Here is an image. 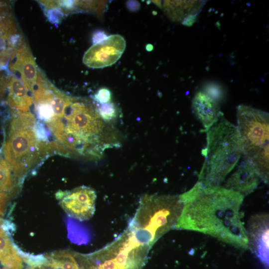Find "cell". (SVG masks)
I'll return each mask as SVG.
<instances>
[{
  "instance_id": "cell-1",
  "label": "cell",
  "mask_w": 269,
  "mask_h": 269,
  "mask_svg": "<svg viewBox=\"0 0 269 269\" xmlns=\"http://www.w3.org/2000/svg\"><path fill=\"white\" fill-rule=\"evenodd\" d=\"M179 197L182 210L174 229L199 232L234 247L248 248L241 210L244 196L220 186L206 187L198 181Z\"/></svg>"
},
{
  "instance_id": "cell-2",
  "label": "cell",
  "mask_w": 269,
  "mask_h": 269,
  "mask_svg": "<svg viewBox=\"0 0 269 269\" xmlns=\"http://www.w3.org/2000/svg\"><path fill=\"white\" fill-rule=\"evenodd\" d=\"M50 119L52 133L66 156L98 160L106 150L121 145L117 130L86 100L72 97L63 116Z\"/></svg>"
},
{
  "instance_id": "cell-3",
  "label": "cell",
  "mask_w": 269,
  "mask_h": 269,
  "mask_svg": "<svg viewBox=\"0 0 269 269\" xmlns=\"http://www.w3.org/2000/svg\"><path fill=\"white\" fill-rule=\"evenodd\" d=\"M34 116L14 112L3 145V154L13 175L22 180L47 154L55 151L53 143L44 140Z\"/></svg>"
},
{
  "instance_id": "cell-4",
  "label": "cell",
  "mask_w": 269,
  "mask_h": 269,
  "mask_svg": "<svg viewBox=\"0 0 269 269\" xmlns=\"http://www.w3.org/2000/svg\"><path fill=\"white\" fill-rule=\"evenodd\" d=\"M207 132V145L202 151L205 160L198 182L206 187H217L238 163L242 154V141L237 127L223 115Z\"/></svg>"
},
{
  "instance_id": "cell-5",
  "label": "cell",
  "mask_w": 269,
  "mask_h": 269,
  "mask_svg": "<svg viewBox=\"0 0 269 269\" xmlns=\"http://www.w3.org/2000/svg\"><path fill=\"white\" fill-rule=\"evenodd\" d=\"M238 129L245 159L255 167L262 180L269 182V113L252 107H237Z\"/></svg>"
},
{
  "instance_id": "cell-6",
  "label": "cell",
  "mask_w": 269,
  "mask_h": 269,
  "mask_svg": "<svg viewBox=\"0 0 269 269\" xmlns=\"http://www.w3.org/2000/svg\"><path fill=\"white\" fill-rule=\"evenodd\" d=\"M181 210L179 196L144 195L130 223L148 232L157 241L174 229Z\"/></svg>"
},
{
  "instance_id": "cell-7",
  "label": "cell",
  "mask_w": 269,
  "mask_h": 269,
  "mask_svg": "<svg viewBox=\"0 0 269 269\" xmlns=\"http://www.w3.org/2000/svg\"><path fill=\"white\" fill-rule=\"evenodd\" d=\"M56 197L66 213L79 221L89 220L95 213L97 195L90 187L82 186L71 190L59 191Z\"/></svg>"
},
{
  "instance_id": "cell-8",
  "label": "cell",
  "mask_w": 269,
  "mask_h": 269,
  "mask_svg": "<svg viewBox=\"0 0 269 269\" xmlns=\"http://www.w3.org/2000/svg\"><path fill=\"white\" fill-rule=\"evenodd\" d=\"M126 46V42L122 36L110 35L103 41L90 47L83 57V62L92 68L111 66L120 58Z\"/></svg>"
},
{
  "instance_id": "cell-9",
  "label": "cell",
  "mask_w": 269,
  "mask_h": 269,
  "mask_svg": "<svg viewBox=\"0 0 269 269\" xmlns=\"http://www.w3.org/2000/svg\"><path fill=\"white\" fill-rule=\"evenodd\" d=\"M269 215H255L248 224V248L255 253L266 269L269 268Z\"/></svg>"
},
{
  "instance_id": "cell-10",
  "label": "cell",
  "mask_w": 269,
  "mask_h": 269,
  "mask_svg": "<svg viewBox=\"0 0 269 269\" xmlns=\"http://www.w3.org/2000/svg\"><path fill=\"white\" fill-rule=\"evenodd\" d=\"M9 67L12 72L19 74L26 89L33 95L37 85L38 69L25 40L13 50Z\"/></svg>"
},
{
  "instance_id": "cell-11",
  "label": "cell",
  "mask_w": 269,
  "mask_h": 269,
  "mask_svg": "<svg viewBox=\"0 0 269 269\" xmlns=\"http://www.w3.org/2000/svg\"><path fill=\"white\" fill-rule=\"evenodd\" d=\"M261 180L253 164L245 159L227 180L224 187L245 196L256 189Z\"/></svg>"
},
{
  "instance_id": "cell-12",
  "label": "cell",
  "mask_w": 269,
  "mask_h": 269,
  "mask_svg": "<svg viewBox=\"0 0 269 269\" xmlns=\"http://www.w3.org/2000/svg\"><path fill=\"white\" fill-rule=\"evenodd\" d=\"M192 109L204 131H207L223 115L220 111L219 102L203 91L195 95L192 101Z\"/></svg>"
},
{
  "instance_id": "cell-13",
  "label": "cell",
  "mask_w": 269,
  "mask_h": 269,
  "mask_svg": "<svg viewBox=\"0 0 269 269\" xmlns=\"http://www.w3.org/2000/svg\"><path fill=\"white\" fill-rule=\"evenodd\" d=\"M6 226L0 217V265L3 269H21V256L7 234Z\"/></svg>"
},
{
  "instance_id": "cell-14",
  "label": "cell",
  "mask_w": 269,
  "mask_h": 269,
  "mask_svg": "<svg viewBox=\"0 0 269 269\" xmlns=\"http://www.w3.org/2000/svg\"><path fill=\"white\" fill-rule=\"evenodd\" d=\"M8 93L7 101L10 107L16 111L27 112L33 100L23 82L15 76L7 78Z\"/></svg>"
},
{
  "instance_id": "cell-15",
  "label": "cell",
  "mask_w": 269,
  "mask_h": 269,
  "mask_svg": "<svg viewBox=\"0 0 269 269\" xmlns=\"http://www.w3.org/2000/svg\"><path fill=\"white\" fill-rule=\"evenodd\" d=\"M11 171L4 159L0 161V192L13 190L14 183Z\"/></svg>"
},
{
  "instance_id": "cell-16",
  "label": "cell",
  "mask_w": 269,
  "mask_h": 269,
  "mask_svg": "<svg viewBox=\"0 0 269 269\" xmlns=\"http://www.w3.org/2000/svg\"><path fill=\"white\" fill-rule=\"evenodd\" d=\"M96 108L100 118L107 124H111L118 117L119 110L113 102L98 104Z\"/></svg>"
},
{
  "instance_id": "cell-17",
  "label": "cell",
  "mask_w": 269,
  "mask_h": 269,
  "mask_svg": "<svg viewBox=\"0 0 269 269\" xmlns=\"http://www.w3.org/2000/svg\"><path fill=\"white\" fill-rule=\"evenodd\" d=\"M204 89V92L217 102L222 98L223 91L219 85L214 83L208 84Z\"/></svg>"
},
{
  "instance_id": "cell-18",
  "label": "cell",
  "mask_w": 269,
  "mask_h": 269,
  "mask_svg": "<svg viewBox=\"0 0 269 269\" xmlns=\"http://www.w3.org/2000/svg\"><path fill=\"white\" fill-rule=\"evenodd\" d=\"M111 96V92L109 89L102 88L94 95V99L98 104H103L110 102Z\"/></svg>"
},
{
  "instance_id": "cell-19",
  "label": "cell",
  "mask_w": 269,
  "mask_h": 269,
  "mask_svg": "<svg viewBox=\"0 0 269 269\" xmlns=\"http://www.w3.org/2000/svg\"><path fill=\"white\" fill-rule=\"evenodd\" d=\"M48 11L46 15L49 21L53 22H58L61 17H62V12L59 11L58 8H51L46 9Z\"/></svg>"
},
{
  "instance_id": "cell-20",
  "label": "cell",
  "mask_w": 269,
  "mask_h": 269,
  "mask_svg": "<svg viewBox=\"0 0 269 269\" xmlns=\"http://www.w3.org/2000/svg\"><path fill=\"white\" fill-rule=\"evenodd\" d=\"M108 36L102 30H97L94 32L92 36V42L93 44L100 43L105 40Z\"/></svg>"
},
{
  "instance_id": "cell-21",
  "label": "cell",
  "mask_w": 269,
  "mask_h": 269,
  "mask_svg": "<svg viewBox=\"0 0 269 269\" xmlns=\"http://www.w3.org/2000/svg\"><path fill=\"white\" fill-rule=\"evenodd\" d=\"M8 198L7 192H0V216L2 215L4 212Z\"/></svg>"
},
{
  "instance_id": "cell-22",
  "label": "cell",
  "mask_w": 269,
  "mask_h": 269,
  "mask_svg": "<svg viewBox=\"0 0 269 269\" xmlns=\"http://www.w3.org/2000/svg\"><path fill=\"white\" fill-rule=\"evenodd\" d=\"M196 15L189 14L185 17L182 21V24L187 26H192L196 21Z\"/></svg>"
},
{
  "instance_id": "cell-23",
  "label": "cell",
  "mask_w": 269,
  "mask_h": 269,
  "mask_svg": "<svg viewBox=\"0 0 269 269\" xmlns=\"http://www.w3.org/2000/svg\"><path fill=\"white\" fill-rule=\"evenodd\" d=\"M127 8L131 11H135L140 8V3L136 0H128L127 3Z\"/></svg>"
},
{
  "instance_id": "cell-24",
  "label": "cell",
  "mask_w": 269,
  "mask_h": 269,
  "mask_svg": "<svg viewBox=\"0 0 269 269\" xmlns=\"http://www.w3.org/2000/svg\"><path fill=\"white\" fill-rule=\"evenodd\" d=\"M7 78L4 77L0 71V96L4 93L7 85Z\"/></svg>"
},
{
  "instance_id": "cell-25",
  "label": "cell",
  "mask_w": 269,
  "mask_h": 269,
  "mask_svg": "<svg viewBox=\"0 0 269 269\" xmlns=\"http://www.w3.org/2000/svg\"><path fill=\"white\" fill-rule=\"evenodd\" d=\"M153 49L152 45L150 44H148L146 45V49L148 51H152Z\"/></svg>"
}]
</instances>
